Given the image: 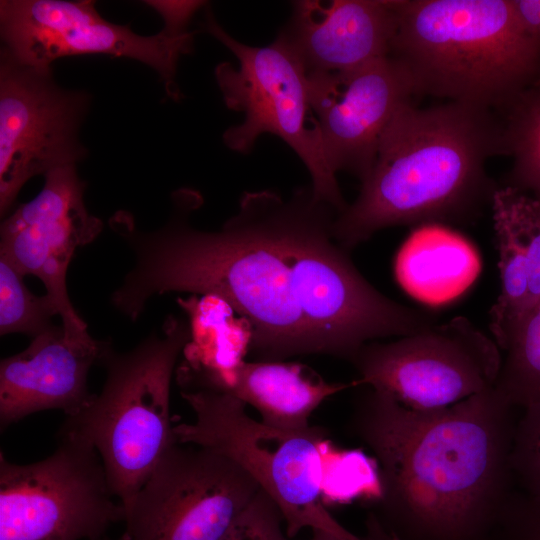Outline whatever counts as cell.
<instances>
[{
    "instance_id": "cell-1",
    "label": "cell",
    "mask_w": 540,
    "mask_h": 540,
    "mask_svg": "<svg viewBox=\"0 0 540 540\" xmlns=\"http://www.w3.org/2000/svg\"><path fill=\"white\" fill-rule=\"evenodd\" d=\"M200 200L176 191L169 218L150 231L127 211L109 219L134 256L110 296L130 321L155 296L215 295L250 323L249 351L261 361L322 354L349 362L367 343L436 324L434 314L387 297L360 273L334 237L338 213L311 187L289 198L246 192L237 213L212 231L191 224Z\"/></svg>"
},
{
    "instance_id": "cell-2",
    "label": "cell",
    "mask_w": 540,
    "mask_h": 540,
    "mask_svg": "<svg viewBox=\"0 0 540 540\" xmlns=\"http://www.w3.org/2000/svg\"><path fill=\"white\" fill-rule=\"evenodd\" d=\"M358 387L349 431L377 462L381 524L399 540H498L516 490L510 452L521 408L495 387L432 411Z\"/></svg>"
},
{
    "instance_id": "cell-3",
    "label": "cell",
    "mask_w": 540,
    "mask_h": 540,
    "mask_svg": "<svg viewBox=\"0 0 540 540\" xmlns=\"http://www.w3.org/2000/svg\"><path fill=\"white\" fill-rule=\"evenodd\" d=\"M499 155L505 156L503 122L495 111L404 104L383 132L358 196L334 220L336 241L351 251L388 227L475 221L499 187L486 171Z\"/></svg>"
},
{
    "instance_id": "cell-4",
    "label": "cell",
    "mask_w": 540,
    "mask_h": 540,
    "mask_svg": "<svg viewBox=\"0 0 540 540\" xmlns=\"http://www.w3.org/2000/svg\"><path fill=\"white\" fill-rule=\"evenodd\" d=\"M389 57L409 73L415 95L501 114L540 83V42L513 0H392Z\"/></svg>"
},
{
    "instance_id": "cell-5",
    "label": "cell",
    "mask_w": 540,
    "mask_h": 540,
    "mask_svg": "<svg viewBox=\"0 0 540 540\" xmlns=\"http://www.w3.org/2000/svg\"><path fill=\"white\" fill-rule=\"evenodd\" d=\"M190 336L187 319L170 315L160 332L128 351H115L104 340L98 362L106 370L102 389L60 428L96 449L122 506L177 442L170 418L171 382Z\"/></svg>"
},
{
    "instance_id": "cell-6",
    "label": "cell",
    "mask_w": 540,
    "mask_h": 540,
    "mask_svg": "<svg viewBox=\"0 0 540 540\" xmlns=\"http://www.w3.org/2000/svg\"><path fill=\"white\" fill-rule=\"evenodd\" d=\"M194 420L173 427L176 441L213 449L242 467L278 507L289 538L304 529L342 540H363L343 527L321 499V446L326 430H285L258 421L234 396L213 390H181Z\"/></svg>"
},
{
    "instance_id": "cell-7",
    "label": "cell",
    "mask_w": 540,
    "mask_h": 540,
    "mask_svg": "<svg viewBox=\"0 0 540 540\" xmlns=\"http://www.w3.org/2000/svg\"><path fill=\"white\" fill-rule=\"evenodd\" d=\"M206 12L205 30L238 60L237 67L221 62L214 70L225 105L245 115L242 123L224 132L225 145L244 154L261 135L278 136L306 166L314 196L338 214L343 212L348 204L327 164L310 103L308 75L299 58L278 36L267 46L244 44L228 34L210 10Z\"/></svg>"
},
{
    "instance_id": "cell-8",
    "label": "cell",
    "mask_w": 540,
    "mask_h": 540,
    "mask_svg": "<svg viewBox=\"0 0 540 540\" xmlns=\"http://www.w3.org/2000/svg\"><path fill=\"white\" fill-rule=\"evenodd\" d=\"M58 436L55 451L34 463L0 453V540H101L124 521L96 449Z\"/></svg>"
},
{
    "instance_id": "cell-9",
    "label": "cell",
    "mask_w": 540,
    "mask_h": 540,
    "mask_svg": "<svg viewBox=\"0 0 540 540\" xmlns=\"http://www.w3.org/2000/svg\"><path fill=\"white\" fill-rule=\"evenodd\" d=\"M502 361L494 339L457 316L392 341L367 343L350 363L359 386L432 411L494 388Z\"/></svg>"
},
{
    "instance_id": "cell-10",
    "label": "cell",
    "mask_w": 540,
    "mask_h": 540,
    "mask_svg": "<svg viewBox=\"0 0 540 540\" xmlns=\"http://www.w3.org/2000/svg\"><path fill=\"white\" fill-rule=\"evenodd\" d=\"M260 490L230 458L176 442L123 506V536L126 540H221Z\"/></svg>"
},
{
    "instance_id": "cell-11",
    "label": "cell",
    "mask_w": 540,
    "mask_h": 540,
    "mask_svg": "<svg viewBox=\"0 0 540 540\" xmlns=\"http://www.w3.org/2000/svg\"><path fill=\"white\" fill-rule=\"evenodd\" d=\"M90 97L58 85L52 68L0 53V212L7 214L24 184L76 165L86 156L79 130Z\"/></svg>"
},
{
    "instance_id": "cell-12",
    "label": "cell",
    "mask_w": 540,
    "mask_h": 540,
    "mask_svg": "<svg viewBox=\"0 0 540 540\" xmlns=\"http://www.w3.org/2000/svg\"><path fill=\"white\" fill-rule=\"evenodd\" d=\"M0 32L4 49L38 68H52L59 58L79 55L137 60L158 73L173 99L180 98L175 83L178 62L191 52L195 34L162 29L142 36L103 18L95 2L88 0H2Z\"/></svg>"
},
{
    "instance_id": "cell-13",
    "label": "cell",
    "mask_w": 540,
    "mask_h": 540,
    "mask_svg": "<svg viewBox=\"0 0 540 540\" xmlns=\"http://www.w3.org/2000/svg\"><path fill=\"white\" fill-rule=\"evenodd\" d=\"M44 178L40 192L2 221L0 256L23 275L41 280L68 335L85 336L87 323L72 305L66 277L76 250L98 237L103 222L85 205V182L76 165L51 170Z\"/></svg>"
},
{
    "instance_id": "cell-14",
    "label": "cell",
    "mask_w": 540,
    "mask_h": 540,
    "mask_svg": "<svg viewBox=\"0 0 540 540\" xmlns=\"http://www.w3.org/2000/svg\"><path fill=\"white\" fill-rule=\"evenodd\" d=\"M307 75L329 168L334 174L345 171L363 182L389 122L416 96L409 73L388 56L349 72Z\"/></svg>"
},
{
    "instance_id": "cell-15",
    "label": "cell",
    "mask_w": 540,
    "mask_h": 540,
    "mask_svg": "<svg viewBox=\"0 0 540 540\" xmlns=\"http://www.w3.org/2000/svg\"><path fill=\"white\" fill-rule=\"evenodd\" d=\"M104 340L90 334L68 335L63 325H53L33 337L23 351L0 363V426L9 425L43 410L78 414L89 402L87 378L98 363Z\"/></svg>"
},
{
    "instance_id": "cell-16",
    "label": "cell",
    "mask_w": 540,
    "mask_h": 540,
    "mask_svg": "<svg viewBox=\"0 0 540 540\" xmlns=\"http://www.w3.org/2000/svg\"><path fill=\"white\" fill-rule=\"evenodd\" d=\"M396 25L392 0H298L278 37L307 74L349 72L388 57Z\"/></svg>"
},
{
    "instance_id": "cell-17",
    "label": "cell",
    "mask_w": 540,
    "mask_h": 540,
    "mask_svg": "<svg viewBox=\"0 0 540 540\" xmlns=\"http://www.w3.org/2000/svg\"><path fill=\"white\" fill-rule=\"evenodd\" d=\"M352 382H328L308 366L282 361H241L229 370L188 378L184 388L206 389L234 396L254 407L267 425L300 430L310 426L312 413Z\"/></svg>"
},
{
    "instance_id": "cell-18",
    "label": "cell",
    "mask_w": 540,
    "mask_h": 540,
    "mask_svg": "<svg viewBox=\"0 0 540 540\" xmlns=\"http://www.w3.org/2000/svg\"><path fill=\"white\" fill-rule=\"evenodd\" d=\"M400 286L429 303L449 302L476 279L480 259L472 244L449 226H418L399 249L394 265Z\"/></svg>"
},
{
    "instance_id": "cell-19",
    "label": "cell",
    "mask_w": 540,
    "mask_h": 540,
    "mask_svg": "<svg viewBox=\"0 0 540 540\" xmlns=\"http://www.w3.org/2000/svg\"><path fill=\"white\" fill-rule=\"evenodd\" d=\"M186 314L190 340L179 369L198 375L225 372L243 361L252 340L250 323L215 295L177 298Z\"/></svg>"
},
{
    "instance_id": "cell-20",
    "label": "cell",
    "mask_w": 540,
    "mask_h": 540,
    "mask_svg": "<svg viewBox=\"0 0 540 540\" xmlns=\"http://www.w3.org/2000/svg\"><path fill=\"white\" fill-rule=\"evenodd\" d=\"M500 116L505 156L512 159L501 186L540 203V83L520 94Z\"/></svg>"
},
{
    "instance_id": "cell-21",
    "label": "cell",
    "mask_w": 540,
    "mask_h": 540,
    "mask_svg": "<svg viewBox=\"0 0 540 540\" xmlns=\"http://www.w3.org/2000/svg\"><path fill=\"white\" fill-rule=\"evenodd\" d=\"M495 388L518 408L540 401V301L506 349Z\"/></svg>"
},
{
    "instance_id": "cell-22",
    "label": "cell",
    "mask_w": 540,
    "mask_h": 540,
    "mask_svg": "<svg viewBox=\"0 0 540 540\" xmlns=\"http://www.w3.org/2000/svg\"><path fill=\"white\" fill-rule=\"evenodd\" d=\"M23 275L0 256V334H26L32 338L52 327L58 315L47 294H34Z\"/></svg>"
},
{
    "instance_id": "cell-23",
    "label": "cell",
    "mask_w": 540,
    "mask_h": 540,
    "mask_svg": "<svg viewBox=\"0 0 540 540\" xmlns=\"http://www.w3.org/2000/svg\"><path fill=\"white\" fill-rule=\"evenodd\" d=\"M510 467L518 491L540 496V401L520 409L510 452Z\"/></svg>"
},
{
    "instance_id": "cell-24",
    "label": "cell",
    "mask_w": 540,
    "mask_h": 540,
    "mask_svg": "<svg viewBox=\"0 0 540 540\" xmlns=\"http://www.w3.org/2000/svg\"><path fill=\"white\" fill-rule=\"evenodd\" d=\"M221 540H291V538L285 532L278 507L260 490Z\"/></svg>"
},
{
    "instance_id": "cell-25",
    "label": "cell",
    "mask_w": 540,
    "mask_h": 540,
    "mask_svg": "<svg viewBox=\"0 0 540 540\" xmlns=\"http://www.w3.org/2000/svg\"><path fill=\"white\" fill-rule=\"evenodd\" d=\"M510 540H540V496L520 497L512 517Z\"/></svg>"
},
{
    "instance_id": "cell-26",
    "label": "cell",
    "mask_w": 540,
    "mask_h": 540,
    "mask_svg": "<svg viewBox=\"0 0 540 540\" xmlns=\"http://www.w3.org/2000/svg\"><path fill=\"white\" fill-rule=\"evenodd\" d=\"M164 21V29L172 33L189 32L192 16L205 5L204 1H146Z\"/></svg>"
},
{
    "instance_id": "cell-27",
    "label": "cell",
    "mask_w": 540,
    "mask_h": 540,
    "mask_svg": "<svg viewBox=\"0 0 540 540\" xmlns=\"http://www.w3.org/2000/svg\"><path fill=\"white\" fill-rule=\"evenodd\" d=\"M513 4L523 26L540 42V0H513Z\"/></svg>"
},
{
    "instance_id": "cell-28",
    "label": "cell",
    "mask_w": 540,
    "mask_h": 540,
    "mask_svg": "<svg viewBox=\"0 0 540 540\" xmlns=\"http://www.w3.org/2000/svg\"><path fill=\"white\" fill-rule=\"evenodd\" d=\"M366 529V540H399L381 524L373 512L367 518Z\"/></svg>"
},
{
    "instance_id": "cell-29",
    "label": "cell",
    "mask_w": 540,
    "mask_h": 540,
    "mask_svg": "<svg viewBox=\"0 0 540 540\" xmlns=\"http://www.w3.org/2000/svg\"><path fill=\"white\" fill-rule=\"evenodd\" d=\"M309 540H342L330 533L323 531H312V536ZM363 540H366L363 538Z\"/></svg>"
},
{
    "instance_id": "cell-30",
    "label": "cell",
    "mask_w": 540,
    "mask_h": 540,
    "mask_svg": "<svg viewBox=\"0 0 540 540\" xmlns=\"http://www.w3.org/2000/svg\"><path fill=\"white\" fill-rule=\"evenodd\" d=\"M101 540H111V539H109V538H107V537H104V538L101 539ZM117 540H126V539H125V537L122 535V536L119 537Z\"/></svg>"
}]
</instances>
